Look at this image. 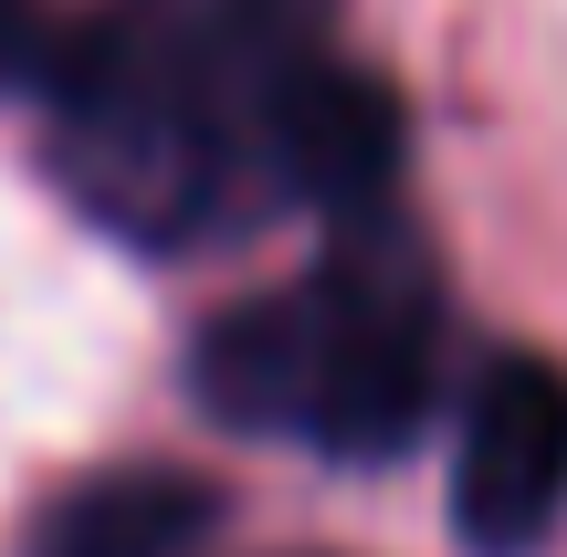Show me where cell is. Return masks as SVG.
<instances>
[{"instance_id":"obj_5","label":"cell","mask_w":567,"mask_h":557,"mask_svg":"<svg viewBox=\"0 0 567 557\" xmlns=\"http://www.w3.org/2000/svg\"><path fill=\"white\" fill-rule=\"evenodd\" d=\"M221 526V484L179 463H105L32 516L21 557H189Z\"/></svg>"},{"instance_id":"obj_6","label":"cell","mask_w":567,"mask_h":557,"mask_svg":"<svg viewBox=\"0 0 567 557\" xmlns=\"http://www.w3.org/2000/svg\"><path fill=\"white\" fill-rule=\"evenodd\" d=\"M63 0H0V95H42V74H53L63 53Z\"/></svg>"},{"instance_id":"obj_3","label":"cell","mask_w":567,"mask_h":557,"mask_svg":"<svg viewBox=\"0 0 567 557\" xmlns=\"http://www.w3.org/2000/svg\"><path fill=\"white\" fill-rule=\"evenodd\" d=\"M567 526V358L494 348L463 390L452 442V537L473 557H536Z\"/></svg>"},{"instance_id":"obj_4","label":"cell","mask_w":567,"mask_h":557,"mask_svg":"<svg viewBox=\"0 0 567 557\" xmlns=\"http://www.w3.org/2000/svg\"><path fill=\"white\" fill-rule=\"evenodd\" d=\"M400 168H410V116L389 74L326 53L284 116V210H326V221L400 210Z\"/></svg>"},{"instance_id":"obj_2","label":"cell","mask_w":567,"mask_h":557,"mask_svg":"<svg viewBox=\"0 0 567 557\" xmlns=\"http://www.w3.org/2000/svg\"><path fill=\"white\" fill-rule=\"evenodd\" d=\"M452 358L442 264L410 210L326 221V264L274 295H243L200 327L189 390L221 432L316 442L337 463H389L421 442Z\"/></svg>"},{"instance_id":"obj_1","label":"cell","mask_w":567,"mask_h":557,"mask_svg":"<svg viewBox=\"0 0 567 557\" xmlns=\"http://www.w3.org/2000/svg\"><path fill=\"white\" fill-rule=\"evenodd\" d=\"M347 0H105L42 74L53 179L137 252H210L284 210V116Z\"/></svg>"}]
</instances>
